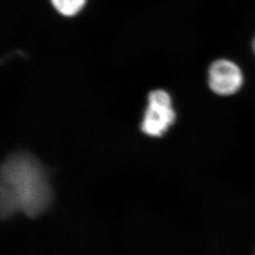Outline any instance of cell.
Masks as SVG:
<instances>
[{
	"mask_svg": "<svg viewBox=\"0 0 255 255\" xmlns=\"http://www.w3.org/2000/svg\"><path fill=\"white\" fill-rule=\"evenodd\" d=\"M52 200L48 176L37 159L27 153L6 159L1 168L0 212L2 218L17 212L38 217Z\"/></svg>",
	"mask_w": 255,
	"mask_h": 255,
	"instance_id": "obj_1",
	"label": "cell"
},
{
	"mask_svg": "<svg viewBox=\"0 0 255 255\" xmlns=\"http://www.w3.org/2000/svg\"><path fill=\"white\" fill-rule=\"evenodd\" d=\"M149 105L142 122L141 129L151 136L163 135L175 120L170 96L164 90H154L148 97Z\"/></svg>",
	"mask_w": 255,
	"mask_h": 255,
	"instance_id": "obj_2",
	"label": "cell"
},
{
	"mask_svg": "<svg viewBox=\"0 0 255 255\" xmlns=\"http://www.w3.org/2000/svg\"><path fill=\"white\" fill-rule=\"evenodd\" d=\"M208 85L216 94L231 95L243 85V75L235 63L227 60H217L210 66Z\"/></svg>",
	"mask_w": 255,
	"mask_h": 255,
	"instance_id": "obj_3",
	"label": "cell"
},
{
	"mask_svg": "<svg viewBox=\"0 0 255 255\" xmlns=\"http://www.w3.org/2000/svg\"><path fill=\"white\" fill-rule=\"evenodd\" d=\"M58 12L67 17H71L80 12L85 6L86 0H51Z\"/></svg>",
	"mask_w": 255,
	"mask_h": 255,
	"instance_id": "obj_4",
	"label": "cell"
},
{
	"mask_svg": "<svg viewBox=\"0 0 255 255\" xmlns=\"http://www.w3.org/2000/svg\"><path fill=\"white\" fill-rule=\"evenodd\" d=\"M253 48H254V51H255V39H254Z\"/></svg>",
	"mask_w": 255,
	"mask_h": 255,
	"instance_id": "obj_5",
	"label": "cell"
}]
</instances>
